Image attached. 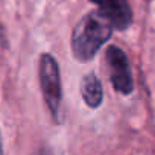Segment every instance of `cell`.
<instances>
[{
	"label": "cell",
	"mask_w": 155,
	"mask_h": 155,
	"mask_svg": "<svg viewBox=\"0 0 155 155\" xmlns=\"http://www.w3.org/2000/svg\"><path fill=\"white\" fill-rule=\"evenodd\" d=\"M113 25L101 11H91L81 18L71 34V53L81 62L91 61L97 50L111 38Z\"/></svg>",
	"instance_id": "6da1fadb"
},
{
	"label": "cell",
	"mask_w": 155,
	"mask_h": 155,
	"mask_svg": "<svg viewBox=\"0 0 155 155\" xmlns=\"http://www.w3.org/2000/svg\"><path fill=\"white\" fill-rule=\"evenodd\" d=\"M81 94H82L84 102L90 108H97L102 104L104 88H102V82L99 81V78L94 73H90V74H87V76L82 78Z\"/></svg>",
	"instance_id": "5b68a950"
},
{
	"label": "cell",
	"mask_w": 155,
	"mask_h": 155,
	"mask_svg": "<svg viewBox=\"0 0 155 155\" xmlns=\"http://www.w3.org/2000/svg\"><path fill=\"white\" fill-rule=\"evenodd\" d=\"M38 155H50V153H47V152H44V153H38Z\"/></svg>",
	"instance_id": "52a82bcc"
},
{
	"label": "cell",
	"mask_w": 155,
	"mask_h": 155,
	"mask_svg": "<svg viewBox=\"0 0 155 155\" xmlns=\"http://www.w3.org/2000/svg\"><path fill=\"white\" fill-rule=\"evenodd\" d=\"M105 64L108 67V76L116 91L129 94L134 90V79L126 53L117 46H108L105 52Z\"/></svg>",
	"instance_id": "3957f363"
},
{
	"label": "cell",
	"mask_w": 155,
	"mask_h": 155,
	"mask_svg": "<svg viewBox=\"0 0 155 155\" xmlns=\"http://www.w3.org/2000/svg\"><path fill=\"white\" fill-rule=\"evenodd\" d=\"M97 5V11H101L113 25V28L119 31H125L132 23V11L126 0H91Z\"/></svg>",
	"instance_id": "277c9868"
},
{
	"label": "cell",
	"mask_w": 155,
	"mask_h": 155,
	"mask_svg": "<svg viewBox=\"0 0 155 155\" xmlns=\"http://www.w3.org/2000/svg\"><path fill=\"white\" fill-rule=\"evenodd\" d=\"M0 155H3V147H2V137H0Z\"/></svg>",
	"instance_id": "8992f818"
},
{
	"label": "cell",
	"mask_w": 155,
	"mask_h": 155,
	"mask_svg": "<svg viewBox=\"0 0 155 155\" xmlns=\"http://www.w3.org/2000/svg\"><path fill=\"white\" fill-rule=\"evenodd\" d=\"M40 85L49 111L52 113L55 120H59L61 101H62L59 67L55 58L49 53H44L40 59Z\"/></svg>",
	"instance_id": "7a4b0ae2"
}]
</instances>
